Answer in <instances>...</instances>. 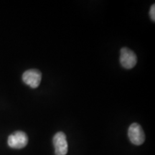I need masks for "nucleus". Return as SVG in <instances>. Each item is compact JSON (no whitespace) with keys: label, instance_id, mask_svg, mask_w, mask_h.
<instances>
[{"label":"nucleus","instance_id":"obj_2","mask_svg":"<svg viewBox=\"0 0 155 155\" xmlns=\"http://www.w3.org/2000/svg\"><path fill=\"white\" fill-rule=\"evenodd\" d=\"M137 62L136 54L127 48H121L120 51V63L126 69L133 68Z\"/></svg>","mask_w":155,"mask_h":155},{"label":"nucleus","instance_id":"obj_4","mask_svg":"<svg viewBox=\"0 0 155 155\" xmlns=\"http://www.w3.org/2000/svg\"><path fill=\"white\" fill-rule=\"evenodd\" d=\"M8 145L13 149H22L28 143V135L21 131H15L8 137Z\"/></svg>","mask_w":155,"mask_h":155},{"label":"nucleus","instance_id":"obj_3","mask_svg":"<svg viewBox=\"0 0 155 155\" xmlns=\"http://www.w3.org/2000/svg\"><path fill=\"white\" fill-rule=\"evenodd\" d=\"M42 80V73L39 70L30 69L26 71L22 75V81L25 84L32 88H36L40 86Z\"/></svg>","mask_w":155,"mask_h":155},{"label":"nucleus","instance_id":"obj_5","mask_svg":"<svg viewBox=\"0 0 155 155\" xmlns=\"http://www.w3.org/2000/svg\"><path fill=\"white\" fill-rule=\"evenodd\" d=\"M55 155H65L68 153V142L66 136L62 131L55 134L53 139Z\"/></svg>","mask_w":155,"mask_h":155},{"label":"nucleus","instance_id":"obj_1","mask_svg":"<svg viewBox=\"0 0 155 155\" xmlns=\"http://www.w3.org/2000/svg\"><path fill=\"white\" fill-rule=\"evenodd\" d=\"M128 136L132 144L137 145L142 144L145 141V134L142 128L139 124L133 123L129 128Z\"/></svg>","mask_w":155,"mask_h":155},{"label":"nucleus","instance_id":"obj_6","mask_svg":"<svg viewBox=\"0 0 155 155\" xmlns=\"http://www.w3.org/2000/svg\"><path fill=\"white\" fill-rule=\"evenodd\" d=\"M150 15L151 19H152L154 22L155 21V5H152V7H151Z\"/></svg>","mask_w":155,"mask_h":155}]
</instances>
